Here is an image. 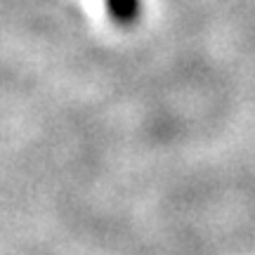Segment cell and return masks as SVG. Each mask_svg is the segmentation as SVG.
I'll use <instances>...</instances> for the list:
<instances>
[{
	"label": "cell",
	"instance_id": "obj_1",
	"mask_svg": "<svg viewBox=\"0 0 255 255\" xmlns=\"http://www.w3.org/2000/svg\"><path fill=\"white\" fill-rule=\"evenodd\" d=\"M107 2V9H109V14L119 24H135L137 19L142 17V7H144V2L142 0H104Z\"/></svg>",
	"mask_w": 255,
	"mask_h": 255
}]
</instances>
